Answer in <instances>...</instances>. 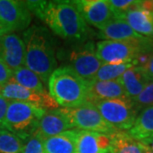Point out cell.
I'll return each instance as SVG.
<instances>
[{"instance_id": "obj_1", "label": "cell", "mask_w": 153, "mask_h": 153, "mask_svg": "<svg viewBox=\"0 0 153 153\" xmlns=\"http://www.w3.org/2000/svg\"><path fill=\"white\" fill-rule=\"evenodd\" d=\"M26 48L25 66L36 73L43 83L57 68L55 39L47 28L33 25L23 33Z\"/></svg>"}, {"instance_id": "obj_2", "label": "cell", "mask_w": 153, "mask_h": 153, "mask_svg": "<svg viewBox=\"0 0 153 153\" xmlns=\"http://www.w3.org/2000/svg\"><path fill=\"white\" fill-rule=\"evenodd\" d=\"M40 20L66 41L75 44L87 41L90 30L71 1H48Z\"/></svg>"}, {"instance_id": "obj_3", "label": "cell", "mask_w": 153, "mask_h": 153, "mask_svg": "<svg viewBox=\"0 0 153 153\" xmlns=\"http://www.w3.org/2000/svg\"><path fill=\"white\" fill-rule=\"evenodd\" d=\"M49 95L63 108L86 103L88 82L66 66L57 67L48 82Z\"/></svg>"}, {"instance_id": "obj_4", "label": "cell", "mask_w": 153, "mask_h": 153, "mask_svg": "<svg viewBox=\"0 0 153 153\" xmlns=\"http://www.w3.org/2000/svg\"><path fill=\"white\" fill-rule=\"evenodd\" d=\"M96 55L102 63H134L140 54L153 53V37L129 40H102L96 45Z\"/></svg>"}, {"instance_id": "obj_5", "label": "cell", "mask_w": 153, "mask_h": 153, "mask_svg": "<svg viewBox=\"0 0 153 153\" xmlns=\"http://www.w3.org/2000/svg\"><path fill=\"white\" fill-rule=\"evenodd\" d=\"M45 111L46 110L35 104L10 101L6 113L4 129L15 134L22 140H26L36 132Z\"/></svg>"}, {"instance_id": "obj_6", "label": "cell", "mask_w": 153, "mask_h": 153, "mask_svg": "<svg viewBox=\"0 0 153 153\" xmlns=\"http://www.w3.org/2000/svg\"><path fill=\"white\" fill-rule=\"evenodd\" d=\"M60 52H63L64 55H59V57L66 60V66L88 82L94 80L99 69L103 65L96 55V47L92 41L77 43L70 49Z\"/></svg>"}, {"instance_id": "obj_7", "label": "cell", "mask_w": 153, "mask_h": 153, "mask_svg": "<svg viewBox=\"0 0 153 153\" xmlns=\"http://www.w3.org/2000/svg\"><path fill=\"white\" fill-rule=\"evenodd\" d=\"M91 105L97 108L105 120L119 131L129 130L139 114L128 98L100 100Z\"/></svg>"}, {"instance_id": "obj_8", "label": "cell", "mask_w": 153, "mask_h": 153, "mask_svg": "<svg viewBox=\"0 0 153 153\" xmlns=\"http://www.w3.org/2000/svg\"><path fill=\"white\" fill-rule=\"evenodd\" d=\"M60 111L68 119L71 128L110 134L119 131L105 120L97 108L89 103L71 108H60Z\"/></svg>"}, {"instance_id": "obj_9", "label": "cell", "mask_w": 153, "mask_h": 153, "mask_svg": "<svg viewBox=\"0 0 153 153\" xmlns=\"http://www.w3.org/2000/svg\"><path fill=\"white\" fill-rule=\"evenodd\" d=\"M32 22V13L24 1L0 0V25L6 33L26 31Z\"/></svg>"}, {"instance_id": "obj_10", "label": "cell", "mask_w": 153, "mask_h": 153, "mask_svg": "<svg viewBox=\"0 0 153 153\" xmlns=\"http://www.w3.org/2000/svg\"><path fill=\"white\" fill-rule=\"evenodd\" d=\"M1 95L10 101H22L35 104L44 109H58V104L49 95V93L39 94L22 87L11 77L3 86Z\"/></svg>"}, {"instance_id": "obj_11", "label": "cell", "mask_w": 153, "mask_h": 153, "mask_svg": "<svg viewBox=\"0 0 153 153\" xmlns=\"http://www.w3.org/2000/svg\"><path fill=\"white\" fill-rule=\"evenodd\" d=\"M71 2L85 22L99 30L114 20L108 0H76Z\"/></svg>"}, {"instance_id": "obj_12", "label": "cell", "mask_w": 153, "mask_h": 153, "mask_svg": "<svg viewBox=\"0 0 153 153\" xmlns=\"http://www.w3.org/2000/svg\"><path fill=\"white\" fill-rule=\"evenodd\" d=\"M26 48L22 38L15 33H7L0 38V60L11 71L25 66Z\"/></svg>"}, {"instance_id": "obj_13", "label": "cell", "mask_w": 153, "mask_h": 153, "mask_svg": "<svg viewBox=\"0 0 153 153\" xmlns=\"http://www.w3.org/2000/svg\"><path fill=\"white\" fill-rule=\"evenodd\" d=\"M111 134L78 129L76 153H110Z\"/></svg>"}, {"instance_id": "obj_14", "label": "cell", "mask_w": 153, "mask_h": 153, "mask_svg": "<svg viewBox=\"0 0 153 153\" xmlns=\"http://www.w3.org/2000/svg\"><path fill=\"white\" fill-rule=\"evenodd\" d=\"M128 98L122 83L118 79L111 81L92 80L88 82L86 103L96 101Z\"/></svg>"}, {"instance_id": "obj_15", "label": "cell", "mask_w": 153, "mask_h": 153, "mask_svg": "<svg viewBox=\"0 0 153 153\" xmlns=\"http://www.w3.org/2000/svg\"><path fill=\"white\" fill-rule=\"evenodd\" d=\"M72 129L68 119L60 109L46 111L39 122L38 128L33 134L38 135L43 140L55 136L63 132Z\"/></svg>"}, {"instance_id": "obj_16", "label": "cell", "mask_w": 153, "mask_h": 153, "mask_svg": "<svg viewBox=\"0 0 153 153\" xmlns=\"http://www.w3.org/2000/svg\"><path fill=\"white\" fill-rule=\"evenodd\" d=\"M140 1L125 13L115 19L123 20L127 22L130 27L144 37H153V14L140 8Z\"/></svg>"}, {"instance_id": "obj_17", "label": "cell", "mask_w": 153, "mask_h": 153, "mask_svg": "<svg viewBox=\"0 0 153 153\" xmlns=\"http://www.w3.org/2000/svg\"><path fill=\"white\" fill-rule=\"evenodd\" d=\"M118 80L123 87L127 97L133 100L141 93L148 82L153 79L148 76L143 67L134 66L128 69Z\"/></svg>"}, {"instance_id": "obj_18", "label": "cell", "mask_w": 153, "mask_h": 153, "mask_svg": "<svg viewBox=\"0 0 153 153\" xmlns=\"http://www.w3.org/2000/svg\"><path fill=\"white\" fill-rule=\"evenodd\" d=\"M78 129H70L44 140L45 153H76Z\"/></svg>"}, {"instance_id": "obj_19", "label": "cell", "mask_w": 153, "mask_h": 153, "mask_svg": "<svg viewBox=\"0 0 153 153\" xmlns=\"http://www.w3.org/2000/svg\"><path fill=\"white\" fill-rule=\"evenodd\" d=\"M98 36L100 38H103L105 40L114 41L140 39L144 37L134 32L127 22L118 19L112 20L100 29Z\"/></svg>"}, {"instance_id": "obj_20", "label": "cell", "mask_w": 153, "mask_h": 153, "mask_svg": "<svg viewBox=\"0 0 153 153\" xmlns=\"http://www.w3.org/2000/svg\"><path fill=\"white\" fill-rule=\"evenodd\" d=\"M128 134L138 141L153 137V105L143 109L137 116Z\"/></svg>"}, {"instance_id": "obj_21", "label": "cell", "mask_w": 153, "mask_h": 153, "mask_svg": "<svg viewBox=\"0 0 153 153\" xmlns=\"http://www.w3.org/2000/svg\"><path fill=\"white\" fill-rule=\"evenodd\" d=\"M110 153H142L140 142L125 131H117L111 134Z\"/></svg>"}, {"instance_id": "obj_22", "label": "cell", "mask_w": 153, "mask_h": 153, "mask_svg": "<svg viewBox=\"0 0 153 153\" xmlns=\"http://www.w3.org/2000/svg\"><path fill=\"white\" fill-rule=\"evenodd\" d=\"M13 77L22 87L39 94L48 93L39 76L26 66H22L14 71Z\"/></svg>"}, {"instance_id": "obj_23", "label": "cell", "mask_w": 153, "mask_h": 153, "mask_svg": "<svg viewBox=\"0 0 153 153\" xmlns=\"http://www.w3.org/2000/svg\"><path fill=\"white\" fill-rule=\"evenodd\" d=\"M134 66V63H123V64H106L103 63L101 67L94 76V80L100 81H111L117 80L128 69Z\"/></svg>"}, {"instance_id": "obj_24", "label": "cell", "mask_w": 153, "mask_h": 153, "mask_svg": "<svg viewBox=\"0 0 153 153\" xmlns=\"http://www.w3.org/2000/svg\"><path fill=\"white\" fill-rule=\"evenodd\" d=\"M24 140L7 129H0V153H22Z\"/></svg>"}, {"instance_id": "obj_25", "label": "cell", "mask_w": 153, "mask_h": 153, "mask_svg": "<svg viewBox=\"0 0 153 153\" xmlns=\"http://www.w3.org/2000/svg\"><path fill=\"white\" fill-rule=\"evenodd\" d=\"M132 102L139 113L143 109L153 105V80L148 82L141 93L133 100Z\"/></svg>"}, {"instance_id": "obj_26", "label": "cell", "mask_w": 153, "mask_h": 153, "mask_svg": "<svg viewBox=\"0 0 153 153\" xmlns=\"http://www.w3.org/2000/svg\"><path fill=\"white\" fill-rule=\"evenodd\" d=\"M22 153H45L44 140L36 134H33L24 140Z\"/></svg>"}, {"instance_id": "obj_27", "label": "cell", "mask_w": 153, "mask_h": 153, "mask_svg": "<svg viewBox=\"0 0 153 153\" xmlns=\"http://www.w3.org/2000/svg\"><path fill=\"white\" fill-rule=\"evenodd\" d=\"M111 10L114 15V19L121 14L125 13L137 3L134 0H108Z\"/></svg>"}, {"instance_id": "obj_28", "label": "cell", "mask_w": 153, "mask_h": 153, "mask_svg": "<svg viewBox=\"0 0 153 153\" xmlns=\"http://www.w3.org/2000/svg\"><path fill=\"white\" fill-rule=\"evenodd\" d=\"M24 2L29 11L38 17L39 19L41 18L44 8L48 4V1H24Z\"/></svg>"}, {"instance_id": "obj_29", "label": "cell", "mask_w": 153, "mask_h": 153, "mask_svg": "<svg viewBox=\"0 0 153 153\" xmlns=\"http://www.w3.org/2000/svg\"><path fill=\"white\" fill-rule=\"evenodd\" d=\"M11 77H13V71L3 60H0V85L4 86Z\"/></svg>"}, {"instance_id": "obj_30", "label": "cell", "mask_w": 153, "mask_h": 153, "mask_svg": "<svg viewBox=\"0 0 153 153\" xmlns=\"http://www.w3.org/2000/svg\"><path fill=\"white\" fill-rule=\"evenodd\" d=\"M10 100H8L4 96L0 94V129L4 128V123H5L6 113Z\"/></svg>"}, {"instance_id": "obj_31", "label": "cell", "mask_w": 153, "mask_h": 153, "mask_svg": "<svg viewBox=\"0 0 153 153\" xmlns=\"http://www.w3.org/2000/svg\"><path fill=\"white\" fill-rule=\"evenodd\" d=\"M140 8L146 11H148L150 13L153 14V0H149V1H140Z\"/></svg>"}, {"instance_id": "obj_32", "label": "cell", "mask_w": 153, "mask_h": 153, "mask_svg": "<svg viewBox=\"0 0 153 153\" xmlns=\"http://www.w3.org/2000/svg\"><path fill=\"white\" fill-rule=\"evenodd\" d=\"M143 68L145 69V71H146L148 76H150L152 79H153V54L152 55V57L150 58L147 64L144 66Z\"/></svg>"}, {"instance_id": "obj_33", "label": "cell", "mask_w": 153, "mask_h": 153, "mask_svg": "<svg viewBox=\"0 0 153 153\" xmlns=\"http://www.w3.org/2000/svg\"><path fill=\"white\" fill-rule=\"evenodd\" d=\"M140 143L144 144L145 146H146L150 149H152L153 151V137L152 138H149V139H146L145 140H142V141H140Z\"/></svg>"}, {"instance_id": "obj_34", "label": "cell", "mask_w": 153, "mask_h": 153, "mask_svg": "<svg viewBox=\"0 0 153 153\" xmlns=\"http://www.w3.org/2000/svg\"><path fill=\"white\" fill-rule=\"evenodd\" d=\"M140 145H141V148H142V153H153V151L152 149H150L142 143H140Z\"/></svg>"}, {"instance_id": "obj_35", "label": "cell", "mask_w": 153, "mask_h": 153, "mask_svg": "<svg viewBox=\"0 0 153 153\" xmlns=\"http://www.w3.org/2000/svg\"><path fill=\"white\" fill-rule=\"evenodd\" d=\"M4 34H7V33H6V32L4 31V29L3 28V27L0 25V38H2Z\"/></svg>"}, {"instance_id": "obj_36", "label": "cell", "mask_w": 153, "mask_h": 153, "mask_svg": "<svg viewBox=\"0 0 153 153\" xmlns=\"http://www.w3.org/2000/svg\"><path fill=\"white\" fill-rule=\"evenodd\" d=\"M2 89H3V86L2 85H0V94L2 93Z\"/></svg>"}]
</instances>
